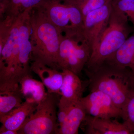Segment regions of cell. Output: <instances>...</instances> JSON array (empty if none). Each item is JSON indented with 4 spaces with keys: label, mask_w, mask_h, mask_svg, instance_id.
Returning <instances> with one entry per match:
<instances>
[{
    "label": "cell",
    "mask_w": 134,
    "mask_h": 134,
    "mask_svg": "<svg viewBox=\"0 0 134 134\" xmlns=\"http://www.w3.org/2000/svg\"><path fill=\"white\" fill-rule=\"evenodd\" d=\"M31 60L59 70L58 62L63 32L53 24L38 6L30 14Z\"/></svg>",
    "instance_id": "obj_1"
},
{
    "label": "cell",
    "mask_w": 134,
    "mask_h": 134,
    "mask_svg": "<svg viewBox=\"0 0 134 134\" xmlns=\"http://www.w3.org/2000/svg\"><path fill=\"white\" fill-rule=\"evenodd\" d=\"M85 72L88 77L90 91L105 93L121 109L134 87L132 70L104 62L94 71Z\"/></svg>",
    "instance_id": "obj_2"
},
{
    "label": "cell",
    "mask_w": 134,
    "mask_h": 134,
    "mask_svg": "<svg viewBox=\"0 0 134 134\" xmlns=\"http://www.w3.org/2000/svg\"><path fill=\"white\" fill-rule=\"evenodd\" d=\"M129 21L127 15L112 3L108 24L92 51L85 70L94 71L119 49L132 31Z\"/></svg>",
    "instance_id": "obj_3"
},
{
    "label": "cell",
    "mask_w": 134,
    "mask_h": 134,
    "mask_svg": "<svg viewBox=\"0 0 134 134\" xmlns=\"http://www.w3.org/2000/svg\"><path fill=\"white\" fill-rule=\"evenodd\" d=\"M37 6L63 33L82 34L83 16L76 0H44Z\"/></svg>",
    "instance_id": "obj_4"
},
{
    "label": "cell",
    "mask_w": 134,
    "mask_h": 134,
    "mask_svg": "<svg viewBox=\"0 0 134 134\" xmlns=\"http://www.w3.org/2000/svg\"><path fill=\"white\" fill-rule=\"evenodd\" d=\"M59 94L50 93L26 120L18 134H57L58 129L57 109Z\"/></svg>",
    "instance_id": "obj_5"
},
{
    "label": "cell",
    "mask_w": 134,
    "mask_h": 134,
    "mask_svg": "<svg viewBox=\"0 0 134 134\" xmlns=\"http://www.w3.org/2000/svg\"><path fill=\"white\" fill-rule=\"evenodd\" d=\"M91 50L82 39L76 36H63L58 62L59 70H69L79 75L90 57Z\"/></svg>",
    "instance_id": "obj_6"
},
{
    "label": "cell",
    "mask_w": 134,
    "mask_h": 134,
    "mask_svg": "<svg viewBox=\"0 0 134 134\" xmlns=\"http://www.w3.org/2000/svg\"><path fill=\"white\" fill-rule=\"evenodd\" d=\"M27 10L19 15L12 25L9 34L0 52V77L4 78L14 73L18 69L19 29Z\"/></svg>",
    "instance_id": "obj_7"
},
{
    "label": "cell",
    "mask_w": 134,
    "mask_h": 134,
    "mask_svg": "<svg viewBox=\"0 0 134 134\" xmlns=\"http://www.w3.org/2000/svg\"><path fill=\"white\" fill-rule=\"evenodd\" d=\"M112 0L98 9L90 12L83 19V37L91 50L98 43L109 22Z\"/></svg>",
    "instance_id": "obj_8"
},
{
    "label": "cell",
    "mask_w": 134,
    "mask_h": 134,
    "mask_svg": "<svg viewBox=\"0 0 134 134\" xmlns=\"http://www.w3.org/2000/svg\"><path fill=\"white\" fill-rule=\"evenodd\" d=\"M80 102L88 115L103 119L121 117V109L115 105L109 96L99 91H90L88 95L81 99Z\"/></svg>",
    "instance_id": "obj_9"
},
{
    "label": "cell",
    "mask_w": 134,
    "mask_h": 134,
    "mask_svg": "<svg viewBox=\"0 0 134 134\" xmlns=\"http://www.w3.org/2000/svg\"><path fill=\"white\" fill-rule=\"evenodd\" d=\"M83 122L88 134H134V131L124 122L116 120L97 118L86 114Z\"/></svg>",
    "instance_id": "obj_10"
},
{
    "label": "cell",
    "mask_w": 134,
    "mask_h": 134,
    "mask_svg": "<svg viewBox=\"0 0 134 134\" xmlns=\"http://www.w3.org/2000/svg\"><path fill=\"white\" fill-rule=\"evenodd\" d=\"M62 71L63 77L60 90V99L70 104H75L83 97L85 85L78 75L69 70L64 69Z\"/></svg>",
    "instance_id": "obj_11"
},
{
    "label": "cell",
    "mask_w": 134,
    "mask_h": 134,
    "mask_svg": "<svg viewBox=\"0 0 134 134\" xmlns=\"http://www.w3.org/2000/svg\"><path fill=\"white\" fill-rule=\"evenodd\" d=\"M37 103L25 100L18 107L0 118L1 126L18 132L24 125L28 117L34 111Z\"/></svg>",
    "instance_id": "obj_12"
},
{
    "label": "cell",
    "mask_w": 134,
    "mask_h": 134,
    "mask_svg": "<svg viewBox=\"0 0 134 134\" xmlns=\"http://www.w3.org/2000/svg\"><path fill=\"white\" fill-rule=\"evenodd\" d=\"M31 69V71L39 77L48 93L60 95V89L63 81L62 71L35 62H32Z\"/></svg>",
    "instance_id": "obj_13"
},
{
    "label": "cell",
    "mask_w": 134,
    "mask_h": 134,
    "mask_svg": "<svg viewBox=\"0 0 134 134\" xmlns=\"http://www.w3.org/2000/svg\"><path fill=\"white\" fill-rule=\"evenodd\" d=\"M19 86L23 98L30 102L38 104L44 100L48 95L43 82L34 79L31 75L21 80Z\"/></svg>",
    "instance_id": "obj_14"
},
{
    "label": "cell",
    "mask_w": 134,
    "mask_h": 134,
    "mask_svg": "<svg viewBox=\"0 0 134 134\" xmlns=\"http://www.w3.org/2000/svg\"><path fill=\"white\" fill-rule=\"evenodd\" d=\"M86 113L80 101L73 105L62 125L58 128V134H77Z\"/></svg>",
    "instance_id": "obj_15"
},
{
    "label": "cell",
    "mask_w": 134,
    "mask_h": 134,
    "mask_svg": "<svg viewBox=\"0 0 134 134\" xmlns=\"http://www.w3.org/2000/svg\"><path fill=\"white\" fill-rule=\"evenodd\" d=\"M105 62L121 68H128L134 72V32L119 49Z\"/></svg>",
    "instance_id": "obj_16"
},
{
    "label": "cell",
    "mask_w": 134,
    "mask_h": 134,
    "mask_svg": "<svg viewBox=\"0 0 134 134\" xmlns=\"http://www.w3.org/2000/svg\"><path fill=\"white\" fill-rule=\"evenodd\" d=\"M19 86L13 90L0 91V118L18 107L23 103Z\"/></svg>",
    "instance_id": "obj_17"
},
{
    "label": "cell",
    "mask_w": 134,
    "mask_h": 134,
    "mask_svg": "<svg viewBox=\"0 0 134 134\" xmlns=\"http://www.w3.org/2000/svg\"><path fill=\"white\" fill-rule=\"evenodd\" d=\"M123 122L134 131V87L130 92L125 105L121 108Z\"/></svg>",
    "instance_id": "obj_18"
},
{
    "label": "cell",
    "mask_w": 134,
    "mask_h": 134,
    "mask_svg": "<svg viewBox=\"0 0 134 134\" xmlns=\"http://www.w3.org/2000/svg\"><path fill=\"white\" fill-rule=\"evenodd\" d=\"M109 0H76L83 18L90 12L102 7Z\"/></svg>",
    "instance_id": "obj_19"
},
{
    "label": "cell",
    "mask_w": 134,
    "mask_h": 134,
    "mask_svg": "<svg viewBox=\"0 0 134 134\" xmlns=\"http://www.w3.org/2000/svg\"><path fill=\"white\" fill-rule=\"evenodd\" d=\"M112 3L127 15L134 30V0H112Z\"/></svg>",
    "instance_id": "obj_20"
},
{
    "label": "cell",
    "mask_w": 134,
    "mask_h": 134,
    "mask_svg": "<svg viewBox=\"0 0 134 134\" xmlns=\"http://www.w3.org/2000/svg\"><path fill=\"white\" fill-rule=\"evenodd\" d=\"M74 105H71L59 99L57 113L58 128L62 125L67 117L70 110Z\"/></svg>",
    "instance_id": "obj_21"
},
{
    "label": "cell",
    "mask_w": 134,
    "mask_h": 134,
    "mask_svg": "<svg viewBox=\"0 0 134 134\" xmlns=\"http://www.w3.org/2000/svg\"><path fill=\"white\" fill-rule=\"evenodd\" d=\"M44 0H22L21 2V13L28 9H32L33 8L39 5Z\"/></svg>",
    "instance_id": "obj_22"
},
{
    "label": "cell",
    "mask_w": 134,
    "mask_h": 134,
    "mask_svg": "<svg viewBox=\"0 0 134 134\" xmlns=\"http://www.w3.org/2000/svg\"><path fill=\"white\" fill-rule=\"evenodd\" d=\"M0 134H18L17 131L7 129L2 126L0 129Z\"/></svg>",
    "instance_id": "obj_23"
},
{
    "label": "cell",
    "mask_w": 134,
    "mask_h": 134,
    "mask_svg": "<svg viewBox=\"0 0 134 134\" xmlns=\"http://www.w3.org/2000/svg\"><path fill=\"white\" fill-rule=\"evenodd\" d=\"M132 78H133V82L134 85V72L132 71Z\"/></svg>",
    "instance_id": "obj_24"
}]
</instances>
